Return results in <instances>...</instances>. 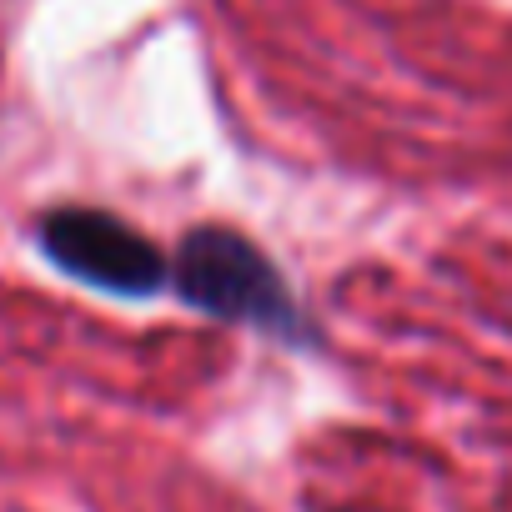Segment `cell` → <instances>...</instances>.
<instances>
[{
  "label": "cell",
  "instance_id": "7a4b0ae2",
  "mask_svg": "<svg viewBox=\"0 0 512 512\" xmlns=\"http://www.w3.org/2000/svg\"><path fill=\"white\" fill-rule=\"evenodd\" d=\"M41 246L61 272H71L91 287L121 292V297H151L171 282L166 256L111 211L61 206L41 221Z\"/></svg>",
  "mask_w": 512,
  "mask_h": 512
},
{
  "label": "cell",
  "instance_id": "6da1fadb",
  "mask_svg": "<svg viewBox=\"0 0 512 512\" xmlns=\"http://www.w3.org/2000/svg\"><path fill=\"white\" fill-rule=\"evenodd\" d=\"M171 282L186 302H196L211 317L302 337V312H297L287 282L241 231H226V226L191 231L171 262Z\"/></svg>",
  "mask_w": 512,
  "mask_h": 512
}]
</instances>
